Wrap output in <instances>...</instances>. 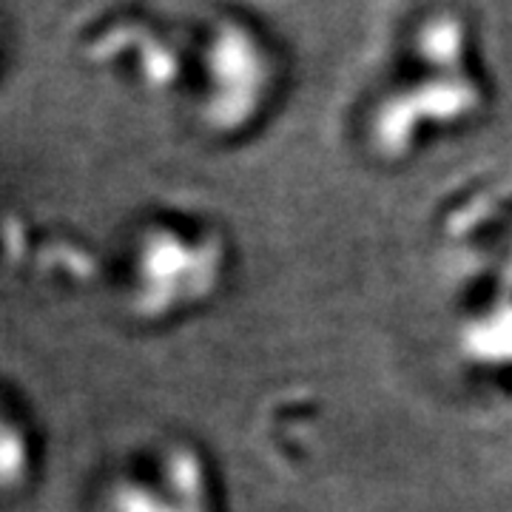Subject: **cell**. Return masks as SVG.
<instances>
[{
    "label": "cell",
    "mask_w": 512,
    "mask_h": 512,
    "mask_svg": "<svg viewBox=\"0 0 512 512\" xmlns=\"http://www.w3.org/2000/svg\"><path fill=\"white\" fill-rule=\"evenodd\" d=\"M208 74V114L214 123L234 128L259 109L271 83V60L245 26L225 20L208 46Z\"/></svg>",
    "instance_id": "1"
},
{
    "label": "cell",
    "mask_w": 512,
    "mask_h": 512,
    "mask_svg": "<svg viewBox=\"0 0 512 512\" xmlns=\"http://www.w3.org/2000/svg\"><path fill=\"white\" fill-rule=\"evenodd\" d=\"M481 94L464 69H436V77L393 97L379 114V134L399 146L424 120H456L476 109Z\"/></svg>",
    "instance_id": "2"
}]
</instances>
